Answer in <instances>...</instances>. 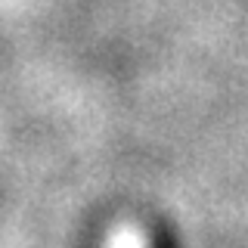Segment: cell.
I'll return each instance as SVG.
<instances>
[{
    "label": "cell",
    "instance_id": "cell-1",
    "mask_svg": "<svg viewBox=\"0 0 248 248\" xmlns=\"http://www.w3.org/2000/svg\"><path fill=\"white\" fill-rule=\"evenodd\" d=\"M112 248H143V242L137 239L134 230H118L112 239Z\"/></svg>",
    "mask_w": 248,
    "mask_h": 248
}]
</instances>
